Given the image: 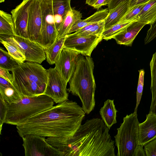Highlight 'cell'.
I'll use <instances>...</instances> for the list:
<instances>
[{
    "mask_svg": "<svg viewBox=\"0 0 156 156\" xmlns=\"http://www.w3.org/2000/svg\"><path fill=\"white\" fill-rule=\"evenodd\" d=\"M136 21H137L119 22L109 28L105 30L102 35L103 39L108 41L113 38L114 36L122 31L131 23Z\"/></svg>",
    "mask_w": 156,
    "mask_h": 156,
    "instance_id": "28",
    "label": "cell"
},
{
    "mask_svg": "<svg viewBox=\"0 0 156 156\" xmlns=\"http://www.w3.org/2000/svg\"><path fill=\"white\" fill-rule=\"evenodd\" d=\"M42 24L40 0H33L29 14L27 31L28 38L37 43L40 36Z\"/></svg>",
    "mask_w": 156,
    "mask_h": 156,
    "instance_id": "14",
    "label": "cell"
},
{
    "mask_svg": "<svg viewBox=\"0 0 156 156\" xmlns=\"http://www.w3.org/2000/svg\"><path fill=\"white\" fill-rule=\"evenodd\" d=\"M47 80L44 95L51 98L56 104L69 100L68 83L55 68L47 70Z\"/></svg>",
    "mask_w": 156,
    "mask_h": 156,
    "instance_id": "9",
    "label": "cell"
},
{
    "mask_svg": "<svg viewBox=\"0 0 156 156\" xmlns=\"http://www.w3.org/2000/svg\"><path fill=\"white\" fill-rule=\"evenodd\" d=\"M71 0H52V6L55 24L58 31L67 13L72 9Z\"/></svg>",
    "mask_w": 156,
    "mask_h": 156,
    "instance_id": "18",
    "label": "cell"
},
{
    "mask_svg": "<svg viewBox=\"0 0 156 156\" xmlns=\"http://www.w3.org/2000/svg\"><path fill=\"white\" fill-rule=\"evenodd\" d=\"M139 124L137 112H134L124 117L123 122L117 128V133L114 136L117 156H135L140 145Z\"/></svg>",
    "mask_w": 156,
    "mask_h": 156,
    "instance_id": "6",
    "label": "cell"
},
{
    "mask_svg": "<svg viewBox=\"0 0 156 156\" xmlns=\"http://www.w3.org/2000/svg\"><path fill=\"white\" fill-rule=\"evenodd\" d=\"M144 146L140 145L136 151L135 156H146L143 147Z\"/></svg>",
    "mask_w": 156,
    "mask_h": 156,
    "instance_id": "40",
    "label": "cell"
},
{
    "mask_svg": "<svg viewBox=\"0 0 156 156\" xmlns=\"http://www.w3.org/2000/svg\"><path fill=\"white\" fill-rule=\"evenodd\" d=\"M144 146L146 156H156V138Z\"/></svg>",
    "mask_w": 156,
    "mask_h": 156,
    "instance_id": "34",
    "label": "cell"
},
{
    "mask_svg": "<svg viewBox=\"0 0 156 156\" xmlns=\"http://www.w3.org/2000/svg\"><path fill=\"white\" fill-rule=\"evenodd\" d=\"M102 120L94 118L81 125L70 139L47 138V142L63 156H115V141Z\"/></svg>",
    "mask_w": 156,
    "mask_h": 156,
    "instance_id": "2",
    "label": "cell"
},
{
    "mask_svg": "<svg viewBox=\"0 0 156 156\" xmlns=\"http://www.w3.org/2000/svg\"><path fill=\"white\" fill-rule=\"evenodd\" d=\"M0 132L1 134L2 125L4 123L7 111V103L0 96Z\"/></svg>",
    "mask_w": 156,
    "mask_h": 156,
    "instance_id": "33",
    "label": "cell"
},
{
    "mask_svg": "<svg viewBox=\"0 0 156 156\" xmlns=\"http://www.w3.org/2000/svg\"><path fill=\"white\" fill-rule=\"evenodd\" d=\"M146 25L139 21H135L114 36L113 38L118 44L131 46L138 33Z\"/></svg>",
    "mask_w": 156,
    "mask_h": 156,
    "instance_id": "16",
    "label": "cell"
},
{
    "mask_svg": "<svg viewBox=\"0 0 156 156\" xmlns=\"http://www.w3.org/2000/svg\"><path fill=\"white\" fill-rule=\"evenodd\" d=\"M0 41L9 53L19 63L26 61L25 56L17 45L6 35L0 34Z\"/></svg>",
    "mask_w": 156,
    "mask_h": 156,
    "instance_id": "23",
    "label": "cell"
},
{
    "mask_svg": "<svg viewBox=\"0 0 156 156\" xmlns=\"http://www.w3.org/2000/svg\"><path fill=\"white\" fill-rule=\"evenodd\" d=\"M148 1L129 8L127 13L119 22H127L136 20L135 19L136 17L140 12L145 5Z\"/></svg>",
    "mask_w": 156,
    "mask_h": 156,
    "instance_id": "30",
    "label": "cell"
},
{
    "mask_svg": "<svg viewBox=\"0 0 156 156\" xmlns=\"http://www.w3.org/2000/svg\"><path fill=\"white\" fill-rule=\"evenodd\" d=\"M9 71L7 69L0 67V76L6 80L11 84L13 80L12 74H10Z\"/></svg>",
    "mask_w": 156,
    "mask_h": 156,
    "instance_id": "36",
    "label": "cell"
},
{
    "mask_svg": "<svg viewBox=\"0 0 156 156\" xmlns=\"http://www.w3.org/2000/svg\"><path fill=\"white\" fill-rule=\"evenodd\" d=\"M144 39L145 44L150 42L156 37V20L150 25Z\"/></svg>",
    "mask_w": 156,
    "mask_h": 156,
    "instance_id": "35",
    "label": "cell"
},
{
    "mask_svg": "<svg viewBox=\"0 0 156 156\" xmlns=\"http://www.w3.org/2000/svg\"><path fill=\"white\" fill-rule=\"evenodd\" d=\"M139 144L144 146L156 138V114L149 112L146 120L139 123Z\"/></svg>",
    "mask_w": 156,
    "mask_h": 156,
    "instance_id": "15",
    "label": "cell"
},
{
    "mask_svg": "<svg viewBox=\"0 0 156 156\" xmlns=\"http://www.w3.org/2000/svg\"><path fill=\"white\" fill-rule=\"evenodd\" d=\"M82 107L68 100L53 106L16 126L21 137L36 134L47 138L71 139L85 116Z\"/></svg>",
    "mask_w": 156,
    "mask_h": 156,
    "instance_id": "1",
    "label": "cell"
},
{
    "mask_svg": "<svg viewBox=\"0 0 156 156\" xmlns=\"http://www.w3.org/2000/svg\"><path fill=\"white\" fill-rule=\"evenodd\" d=\"M139 76L136 93V104L134 109V112H137V108L140 104L142 95L144 81L145 71L141 69L139 71Z\"/></svg>",
    "mask_w": 156,
    "mask_h": 156,
    "instance_id": "31",
    "label": "cell"
},
{
    "mask_svg": "<svg viewBox=\"0 0 156 156\" xmlns=\"http://www.w3.org/2000/svg\"><path fill=\"white\" fill-rule=\"evenodd\" d=\"M149 0H129V8L137 5L147 2Z\"/></svg>",
    "mask_w": 156,
    "mask_h": 156,
    "instance_id": "41",
    "label": "cell"
},
{
    "mask_svg": "<svg viewBox=\"0 0 156 156\" xmlns=\"http://www.w3.org/2000/svg\"><path fill=\"white\" fill-rule=\"evenodd\" d=\"M109 13L108 9H102L98 10L94 14L84 20L77 21L70 29L69 34L76 32L80 29L92 23L105 20Z\"/></svg>",
    "mask_w": 156,
    "mask_h": 156,
    "instance_id": "20",
    "label": "cell"
},
{
    "mask_svg": "<svg viewBox=\"0 0 156 156\" xmlns=\"http://www.w3.org/2000/svg\"><path fill=\"white\" fill-rule=\"evenodd\" d=\"M22 138L25 156H63L62 153L49 144L45 137L28 134Z\"/></svg>",
    "mask_w": 156,
    "mask_h": 156,
    "instance_id": "8",
    "label": "cell"
},
{
    "mask_svg": "<svg viewBox=\"0 0 156 156\" xmlns=\"http://www.w3.org/2000/svg\"><path fill=\"white\" fill-rule=\"evenodd\" d=\"M82 14L79 11L72 9L67 13L62 23L58 30V37H60L69 34V31L73 24L81 20Z\"/></svg>",
    "mask_w": 156,
    "mask_h": 156,
    "instance_id": "22",
    "label": "cell"
},
{
    "mask_svg": "<svg viewBox=\"0 0 156 156\" xmlns=\"http://www.w3.org/2000/svg\"><path fill=\"white\" fill-rule=\"evenodd\" d=\"M126 0H112V2L108 5L109 10L115 8L122 2Z\"/></svg>",
    "mask_w": 156,
    "mask_h": 156,
    "instance_id": "39",
    "label": "cell"
},
{
    "mask_svg": "<svg viewBox=\"0 0 156 156\" xmlns=\"http://www.w3.org/2000/svg\"><path fill=\"white\" fill-rule=\"evenodd\" d=\"M102 39V37L82 36L75 33L70 34L66 36L63 48L84 56H90L93 50Z\"/></svg>",
    "mask_w": 156,
    "mask_h": 156,
    "instance_id": "10",
    "label": "cell"
},
{
    "mask_svg": "<svg viewBox=\"0 0 156 156\" xmlns=\"http://www.w3.org/2000/svg\"><path fill=\"white\" fill-rule=\"evenodd\" d=\"M129 0L122 2L113 9L109 10L105 20V30L119 23L129 9Z\"/></svg>",
    "mask_w": 156,
    "mask_h": 156,
    "instance_id": "17",
    "label": "cell"
},
{
    "mask_svg": "<svg viewBox=\"0 0 156 156\" xmlns=\"http://www.w3.org/2000/svg\"><path fill=\"white\" fill-rule=\"evenodd\" d=\"M0 34L16 35L12 15L2 10H0Z\"/></svg>",
    "mask_w": 156,
    "mask_h": 156,
    "instance_id": "26",
    "label": "cell"
},
{
    "mask_svg": "<svg viewBox=\"0 0 156 156\" xmlns=\"http://www.w3.org/2000/svg\"><path fill=\"white\" fill-rule=\"evenodd\" d=\"M0 96L9 104L16 103L22 98L12 84L8 86L0 85Z\"/></svg>",
    "mask_w": 156,
    "mask_h": 156,
    "instance_id": "27",
    "label": "cell"
},
{
    "mask_svg": "<svg viewBox=\"0 0 156 156\" xmlns=\"http://www.w3.org/2000/svg\"><path fill=\"white\" fill-rule=\"evenodd\" d=\"M55 102L45 95L22 96L18 101L7 104V111L4 123L17 126L31 117L54 105Z\"/></svg>",
    "mask_w": 156,
    "mask_h": 156,
    "instance_id": "5",
    "label": "cell"
},
{
    "mask_svg": "<svg viewBox=\"0 0 156 156\" xmlns=\"http://www.w3.org/2000/svg\"><path fill=\"white\" fill-rule=\"evenodd\" d=\"M79 54L76 51L63 48L58 59L55 64V68L67 83L75 70Z\"/></svg>",
    "mask_w": 156,
    "mask_h": 156,
    "instance_id": "13",
    "label": "cell"
},
{
    "mask_svg": "<svg viewBox=\"0 0 156 156\" xmlns=\"http://www.w3.org/2000/svg\"><path fill=\"white\" fill-rule=\"evenodd\" d=\"M5 1V0H0V2L2 3L4 2Z\"/></svg>",
    "mask_w": 156,
    "mask_h": 156,
    "instance_id": "43",
    "label": "cell"
},
{
    "mask_svg": "<svg viewBox=\"0 0 156 156\" xmlns=\"http://www.w3.org/2000/svg\"><path fill=\"white\" fill-rule=\"evenodd\" d=\"M135 19L147 24H151L156 20V0H150L144 6Z\"/></svg>",
    "mask_w": 156,
    "mask_h": 156,
    "instance_id": "21",
    "label": "cell"
},
{
    "mask_svg": "<svg viewBox=\"0 0 156 156\" xmlns=\"http://www.w3.org/2000/svg\"><path fill=\"white\" fill-rule=\"evenodd\" d=\"M38 63L27 62L20 63L11 71L12 84L22 96L44 95L47 80V70Z\"/></svg>",
    "mask_w": 156,
    "mask_h": 156,
    "instance_id": "4",
    "label": "cell"
},
{
    "mask_svg": "<svg viewBox=\"0 0 156 156\" xmlns=\"http://www.w3.org/2000/svg\"><path fill=\"white\" fill-rule=\"evenodd\" d=\"M33 0H23L11 13L14 24L16 35L28 38L27 27L29 12Z\"/></svg>",
    "mask_w": 156,
    "mask_h": 156,
    "instance_id": "12",
    "label": "cell"
},
{
    "mask_svg": "<svg viewBox=\"0 0 156 156\" xmlns=\"http://www.w3.org/2000/svg\"><path fill=\"white\" fill-rule=\"evenodd\" d=\"M66 36L57 37L53 44L44 49L46 60L49 64H55L58 59L63 48Z\"/></svg>",
    "mask_w": 156,
    "mask_h": 156,
    "instance_id": "24",
    "label": "cell"
},
{
    "mask_svg": "<svg viewBox=\"0 0 156 156\" xmlns=\"http://www.w3.org/2000/svg\"><path fill=\"white\" fill-rule=\"evenodd\" d=\"M112 0H97L92 6L94 9L98 10L102 6L108 5Z\"/></svg>",
    "mask_w": 156,
    "mask_h": 156,
    "instance_id": "37",
    "label": "cell"
},
{
    "mask_svg": "<svg viewBox=\"0 0 156 156\" xmlns=\"http://www.w3.org/2000/svg\"><path fill=\"white\" fill-rule=\"evenodd\" d=\"M94 63L90 56L80 54L75 70L69 83L67 91L80 98L82 108L87 114L95 106L96 85L94 74Z\"/></svg>",
    "mask_w": 156,
    "mask_h": 156,
    "instance_id": "3",
    "label": "cell"
},
{
    "mask_svg": "<svg viewBox=\"0 0 156 156\" xmlns=\"http://www.w3.org/2000/svg\"><path fill=\"white\" fill-rule=\"evenodd\" d=\"M97 0H86V4L92 6Z\"/></svg>",
    "mask_w": 156,
    "mask_h": 156,
    "instance_id": "42",
    "label": "cell"
},
{
    "mask_svg": "<svg viewBox=\"0 0 156 156\" xmlns=\"http://www.w3.org/2000/svg\"><path fill=\"white\" fill-rule=\"evenodd\" d=\"M151 77V90L152 100L149 112L156 114V51L153 55L150 63Z\"/></svg>",
    "mask_w": 156,
    "mask_h": 156,
    "instance_id": "25",
    "label": "cell"
},
{
    "mask_svg": "<svg viewBox=\"0 0 156 156\" xmlns=\"http://www.w3.org/2000/svg\"><path fill=\"white\" fill-rule=\"evenodd\" d=\"M7 35L19 47L25 56L26 61L41 64L46 59L44 49L37 43L29 38Z\"/></svg>",
    "mask_w": 156,
    "mask_h": 156,
    "instance_id": "11",
    "label": "cell"
},
{
    "mask_svg": "<svg viewBox=\"0 0 156 156\" xmlns=\"http://www.w3.org/2000/svg\"><path fill=\"white\" fill-rule=\"evenodd\" d=\"M20 63L15 60L8 52L1 47L0 48V67L11 71Z\"/></svg>",
    "mask_w": 156,
    "mask_h": 156,
    "instance_id": "29",
    "label": "cell"
},
{
    "mask_svg": "<svg viewBox=\"0 0 156 156\" xmlns=\"http://www.w3.org/2000/svg\"><path fill=\"white\" fill-rule=\"evenodd\" d=\"M99 22L94 23L87 25L80 29L74 33L76 34H79L83 32H86L90 29L96 25Z\"/></svg>",
    "mask_w": 156,
    "mask_h": 156,
    "instance_id": "38",
    "label": "cell"
},
{
    "mask_svg": "<svg viewBox=\"0 0 156 156\" xmlns=\"http://www.w3.org/2000/svg\"><path fill=\"white\" fill-rule=\"evenodd\" d=\"M42 24L41 33L37 43L45 49L58 37L53 13L52 0H40Z\"/></svg>",
    "mask_w": 156,
    "mask_h": 156,
    "instance_id": "7",
    "label": "cell"
},
{
    "mask_svg": "<svg viewBox=\"0 0 156 156\" xmlns=\"http://www.w3.org/2000/svg\"><path fill=\"white\" fill-rule=\"evenodd\" d=\"M113 100L108 99L104 103L100 108L99 113L102 120L109 129L117 122V113Z\"/></svg>",
    "mask_w": 156,
    "mask_h": 156,
    "instance_id": "19",
    "label": "cell"
},
{
    "mask_svg": "<svg viewBox=\"0 0 156 156\" xmlns=\"http://www.w3.org/2000/svg\"><path fill=\"white\" fill-rule=\"evenodd\" d=\"M104 30L105 20H103L99 22L88 30L78 35L82 36H96L101 37H102Z\"/></svg>",
    "mask_w": 156,
    "mask_h": 156,
    "instance_id": "32",
    "label": "cell"
}]
</instances>
